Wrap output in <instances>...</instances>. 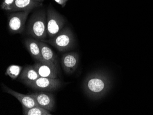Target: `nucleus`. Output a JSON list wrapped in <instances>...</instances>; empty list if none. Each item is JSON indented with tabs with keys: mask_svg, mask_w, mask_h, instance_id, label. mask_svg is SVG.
Wrapping results in <instances>:
<instances>
[{
	"mask_svg": "<svg viewBox=\"0 0 153 115\" xmlns=\"http://www.w3.org/2000/svg\"><path fill=\"white\" fill-rule=\"evenodd\" d=\"M47 15L44 9L34 11L27 26L26 34L39 41L45 40L48 36Z\"/></svg>",
	"mask_w": 153,
	"mask_h": 115,
	"instance_id": "obj_1",
	"label": "nucleus"
},
{
	"mask_svg": "<svg viewBox=\"0 0 153 115\" xmlns=\"http://www.w3.org/2000/svg\"><path fill=\"white\" fill-rule=\"evenodd\" d=\"M28 94L34 98L40 107L50 112L54 111L55 105V97L50 92L39 91Z\"/></svg>",
	"mask_w": 153,
	"mask_h": 115,
	"instance_id": "obj_6",
	"label": "nucleus"
},
{
	"mask_svg": "<svg viewBox=\"0 0 153 115\" xmlns=\"http://www.w3.org/2000/svg\"><path fill=\"white\" fill-rule=\"evenodd\" d=\"M78 56L76 53L71 52L63 55L61 58V65L67 73H73L78 65Z\"/></svg>",
	"mask_w": 153,
	"mask_h": 115,
	"instance_id": "obj_10",
	"label": "nucleus"
},
{
	"mask_svg": "<svg viewBox=\"0 0 153 115\" xmlns=\"http://www.w3.org/2000/svg\"><path fill=\"white\" fill-rule=\"evenodd\" d=\"M23 114L24 115H51V112L39 106L31 108H23Z\"/></svg>",
	"mask_w": 153,
	"mask_h": 115,
	"instance_id": "obj_15",
	"label": "nucleus"
},
{
	"mask_svg": "<svg viewBox=\"0 0 153 115\" xmlns=\"http://www.w3.org/2000/svg\"><path fill=\"white\" fill-rule=\"evenodd\" d=\"M54 1L59 5H61L62 7H64L66 5V2L65 0H54Z\"/></svg>",
	"mask_w": 153,
	"mask_h": 115,
	"instance_id": "obj_18",
	"label": "nucleus"
},
{
	"mask_svg": "<svg viewBox=\"0 0 153 115\" xmlns=\"http://www.w3.org/2000/svg\"><path fill=\"white\" fill-rule=\"evenodd\" d=\"M31 11H19L9 14L8 27L10 32L13 34L22 33L27 17Z\"/></svg>",
	"mask_w": 153,
	"mask_h": 115,
	"instance_id": "obj_5",
	"label": "nucleus"
},
{
	"mask_svg": "<svg viewBox=\"0 0 153 115\" xmlns=\"http://www.w3.org/2000/svg\"><path fill=\"white\" fill-rule=\"evenodd\" d=\"M39 45L41 50V55L44 60L51 64H53L58 68L59 65L56 54L45 42L39 40Z\"/></svg>",
	"mask_w": 153,
	"mask_h": 115,
	"instance_id": "obj_13",
	"label": "nucleus"
},
{
	"mask_svg": "<svg viewBox=\"0 0 153 115\" xmlns=\"http://www.w3.org/2000/svg\"><path fill=\"white\" fill-rule=\"evenodd\" d=\"M46 15L48 37L49 39L52 38L63 29L65 19L51 5L47 9Z\"/></svg>",
	"mask_w": 153,
	"mask_h": 115,
	"instance_id": "obj_4",
	"label": "nucleus"
},
{
	"mask_svg": "<svg viewBox=\"0 0 153 115\" xmlns=\"http://www.w3.org/2000/svg\"><path fill=\"white\" fill-rule=\"evenodd\" d=\"M42 6V3L36 2L34 0H16L9 12L32 11Z\"/></svg>",
	"mask_w": 153,
	"mask_h": 115,
	"instance_id": "obj_11",
	"label": "nucleus"
},
{
	"mask_svg": "<svg viewBox=\"0 0 153 115\" xmlns=\"http://www.w3.org/2000/svg\"><path fill=\"white\" fill-rule=\"evenodd\" d=\"M43 42L54 46L60 52H64L72 48L74 40L71 30L66 28L52 38L45 39Z\"/></svg>",
	"mask_w": 153,
	"mask_h": 115,
	"instance_id": "obj_2",
	"label": "nucleus"
},
{
	"mask_svg": "<svg viewBox=\"0 0 153 115\" xmlns=\"http://www.w3.org/2000/svg\"><path fill=\"white\" fill-rule=\"evenodd\" d=\"M23 67L17 65H11L6 69L5 75L9 76L12 79H16L19 76Z\"/></svg>",
	"mask_w": 153,
	"mask_h": 115,
	"instance_id": "obj_16",
	"label": "nucleus"
},
{
	"mask_svg": "<svg viewBox=\"0 0 153 115\" xmlns=\"http://www.w3.org/2000/svg\"><path fill=\"white\" fill-rule=\"evenodd\" d=\"M21 82L33 90L43 91L55 92L62 86L61 80L58 79L39 77L34 80H22Z\"/></svg>",
	"mask_w": 153,
	"mask_h": 115,
	"instance_id": "obj_3",
	"label": "nucleus"
},
{
	"mask_svg": "<svg viewBox=\"0 0 153 115\" xmlns=\"http://www.w3.org/2000/svg\"><path fill=\"white\" fill-rule=\"evenodd\" d=\"M65 1H66V2H67V1H68V0H65Z\"/></svg>",
	"mask_w": 153,
	"mask_h": 115,
	"instance_id": "obj_20",
	"label": "nucleus"
},
{
	"mask_svg": "<svg viewBox=\"0 0 153 115\" xmlns=\"http://www.w3.org/2000/svg\"><path fill=\"white\" fill-rule=\"evenodd\" d=\"M15 1L16 0H3L1 5V7L3 10L9 12Z\"/></svg>",
	"mask_w": 153,
	"mask_h": 115,
	"instance_id": "obj_17",
	"label": "nucleus"
},
{
	"mask_svg": "<svg viewBox=\"0 0 153 115\" xmlns=\"http://www.w3.org/2000/svg\"><path fill=\"white\" fill-rule=\"evenodd\" d=\"M40 77L33 65H27L21 73L19 79L22 80H34Z\"/></svg>",
	"mask_w": 153,
	"mask_h": 115,
	"instance_id": "obj_14",
	"label": "nucleus"
},
{
	"mask_svg": "<svg viewBox=\"0 0 153 115\" xmlns=\"http://www.w3.org/2000/svg\"><path fill=\"white\" fill-rule=\"evenodd\" d=\"M86 89L89 93L98 94L102 93L105 88L104 80L99 76L90 77L86 83Z\"/></svg>",
	"mask_w": 153,
	"mask_h": 115,
	"instance_id": "obj_12",
	"label": "nucleus"
},
{
	"mask_svg": "<svg viewBox=\"0 0 153 115\" xmlns=\"http://www.w3.org/2000/svg\"><path fill=\"white\" fill-rule=\"evenodd\" d=\"M34 1L36 2H39V3H42L44 1V0H34Z\"/></svg>",
	"mask_w": 153,
	"mask_h": 115,
	"instance_id": "obj_19",
	"label": "nucleus"
},
{
	"mask_svg": "<svg viewBox=\"0 0 153 115\" xmlns=\"http://www.w3.org/2000/svg\"><path fill=\"white\" fill-rule=\"evenodd\" d=\"M1 85L4 92L16 98L22 104L23 108H31L34 106H39L34 98L30 94H22L15 91L3 83H1Z\"/></svg>",
	"mask_w": 153,
	"mask_h": 115,
	"instance_id": "obj_7",
	"label": "nucleus"
},
{
	"mask_svg": "<svg viewBox=\"0 0 153 115\" xmlns=\"http://www.w3.org/2000/svg\"><path fill=\"white\" fill-rule=\"evenodd\" d=\"M25 45L30 55L33 58L36 60L37 61L53 65V64H51L45 61V60H44L43 58L41 55V50L39 46V40L33 38H27L25 40Z\"/></svg>",
	"mask_w": 153,
	"mask_h": 115,
	"instance_id": "obj_9",
	"label": "nucleus"
},
{
	"mask_svg": "<svg viewBox=\"0 0 153 115\" xmlns=\"http://www.w3.org/2000/svg\"><path fill=\"white\" fill-rule=\"evenodd\" d=\"M33 66L40 77L57 79L58 68L56 67L39 61L35 62Z\"/></svg>",
	"mask_w": 153,
	"mask_h": 115,
	"instance_id": "obj_8",
	"label": "nucleus"
}]
</instances>
